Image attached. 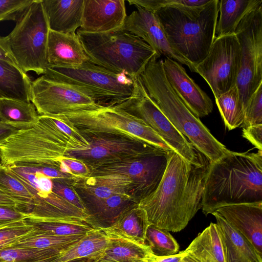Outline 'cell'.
Returning a JSON list of instances; mask_svg holds the SVG:
<instances>
[{"mask_svg": "<svg viewBox=\"0 0 262 262\" xmlns=\"http://www.w3.org/2000/svg\"><path fill=\"white\" fill-rule=\"evenodd\" d=\"M64 252L56 249L24 248L14 244L0 248V260L5 262H28L44 257L62 255Z\"/></svg>", "mask_w": 262, "mask_h": 262, "instance_id": "38", "label": "cell"}, {"mask_svg": "<svg viewBox=\"0 0 262 262\" xmlns=\"http://www.w3.org/2000/svg\"><path fill=\"white\" fill-rule=\"evenodd\" d=\"M187 254L184 250L177 254L164 256H159L150 253L146 257L144 262H181Z\"/></svg>", "mask_w": 262, "mask_h": 262, "instance_id": "49", "label": "cell"}, {"mask_svg": "<svg viewBox=\"0 0 262 262\" xmlns=\"http://www.w3.org/2000/svg\"><path fill=\"white\" fill-rule=\"evenodd\" d=\"M134 86L132 96L112 107L123 110L142 120L172 150L191 164L202 165L207 159L194 148L163 114L148 96L139 76L134 80Z\"/></svg>", "mask_w": 262, "mask_h": 262, "instance_id": "10", "label": "cell"}, {"mask_svg": "<svg viewBox=\"0 0 262 262\" xmlns=\"http://www.w3.org/2000/svg\"><path fill=\"white\" fill-rule=\"evenodd\" d=\"M49 29L76 34L81 25L84 0H42Z\"/></svg>", "mask_w": 262, "mask_h": 262, "instance_id": "24", "label": "cell"}, {"mask_svg": "<svg viewBox=\"0 0 262 262\" xmlns=\"http://www.w3.org/2000/svg\"><path fill=\"white\" fill-rule=\"evenodd\" d=\"M149 225L146 212L136 204L125 210L111 227L103 229L109 236L146 245V233Z\"/></svg>", "mask_w": 262, "mask_h": 262, "instance_id": "25", "label": "cell"}, {"mask_svg": "<svg viewBox=\"0 0 262 262\" xmlns=\"http://www.w3.org/2000/svg\"><path fill=\"white\" fill-rule=\"evenodd\" d=\"M136 7L137 10L127 15L120 29L143 39L159 55L184 64L190 71L196 73L195 66L172 48L155 14Z\"/></svg>", "mask_w": 262, "mask_h": 262, "instance_id": "17", "label": "cell"}, {"mask_svg": "<svg viewBox=\"0 0 262 262\" xmlns=\"http://www.w3.org/2000/svg\"><path fill=\"white\" fill-rule=\"evenodd\" d=\"M243 136L258 150H262V125L243 128Z\"/></svg>", "mask_w": 262, "mask_h": 262, "instance_id": "47", "label": "cell"}, {"mask_svg": "<svg viewBox=\"0 0 262 262\" xmlns=\"http://www.w3.org/2000/svg\"><path fill=\"white\" fill-rule=\"evenodd\" d=\"M62 255H58L47 257L39 258L28 262H60V257Z\"/></svg>", "mask_w": 262, "mask_h": 262, "instance_id": "52", "label": "cell"}, {"mask_svg": "<svg viewBox=\"0 0 262 262\" xmlns=\"http://www.w3.org/2000/svg\"><path fill=\"white\" fill-rule=\"evenodd\" d=\"M19 129L0 122V144Z\"/></svg>", "mask_w": 262, "mask_h": 262, "instance_id": "50", "label": "cell"}, {"mask_svg": "<svg viewBox=\"0 0 262 262\" xmlns=\"http://www.w3.org/2000/svg\"><path fill=\"white\" fill-rule=\"evenodd\" d=\"M39 115L31 102L19 100L0 99V122L18 129H26L34 126Z\"/></svg>", "mask_w": 262, "mask_h": 262, "instance_id": "30", "label": "cell"}, {"mask_svg": "<svg viewBox=\"0 0 262 262\" xmlns=\"http://www.w3.org/2000/svg\"><path fill=\"white\" fill-rule=\"evenodd\" d=\"M46 116L60 131L70 138L71 146L67 151L84 149L88 147L89 142L66 115H50Z\"/></svg>", "mask_w": 262, "mask_h": 262, "instance_id": "40", "label": "cell"}, {"mask_svg": "<svg viewBox=\"0 0 262 262\" xmlns=\"http://www.w3.org/2000/svg\"><path fill=\"white\" fill-rule=\"evenodd\" d=\"M212 214L222 244L225 262H262L253 245L216 212Z\"/></svg>", "mask_w": 262, "mask_h": 262, "instance_id": "23", "label": "cell"}, {"mask_svg": "<svg viewBox=\"0 0 262 262\" xmlns=\"http://www.w3.org/2000/svg\"><path fill=\"white\" fill-rule=\"evenodd\" d=\"M130 5L139 6L154 13L159 9L166 7H174L180 9L192 10L202 8L210 0H127Z\"/></svg>", "mask_w": 262, "mask_h": 262, "instance_id": "39", "label": "cell"}, {"mask_svg": "<svg viewBox=\"0 0 262 262\" xmlns=\"http://www.w3.org/2000/svg\"><path fill=\"white\" fill-rule=\"evenodd\" d=\"M219 6V0H210L199 9L166 7L154 14L172 48L196 66L215 38Z\"/></svg>", "mask_w": 262, "mask_h": 262, "instance_id": "4", "label": "cell"}, {"mask_svg": "<svg viewBox=\"0 0 262 262\" xmlns=\"http://www.w3.org/2000/svg\"><path fill=\"white\" fill-rule=\"evenodd\" d=\"M33 229L25 220L0 226V248L15 244Z\"/></svg>", "mask_w": 262, "mask_h": 262, "instance_id": "42", "label": "cell"}, {"mask_svg": "<svg viewBox=\"0 0 262 262\" xmlns=\"http://www.w3.org/2000/svg\"><path fill=\"white\" fill-rule=\"evenodd\" d=\"M0 262H5V261H2V260H0Z\"/></svg>", "mask_w": 262, "mask_h": 262, "instance_id": "56", "label": "cell"}, {"mask_svg": "<svg viewBox=\"0 0 262 262\" xmlns=\"http://www.w3.org/2000/svg\"><path fill=\"white\" fill-rule=\"evenodd\" d=\"M156 54L139 76L148 96L174 127L210 162H214L230 150L219 141L185 105L169 83L163 60Z\"/></svg>", "mask_w": 262, "mask_h": 262, "instance_id": "3", "label": "cell"}, {"mask_svg": "<svg viewBox=\"0 0 262 262\" xmlns=\"http://www.w3.org/2000/svg\"><path fill=\"white\" fill-rule=\"evenodd\" d=\"M85 234L59 236L47 234L33 229L14 245L37 249H56L66 251Z\"/></svg>", "mask_w": 262, "mask_h": 262, "instance_id": "34", "label": "cell"}, {"mask_svg": "<svg viewBox=\"0 0 262 262\" xmlns=\"http://www.w3.org/2000/svg\"><path fill=\"white\" fill-rule=\"evenodd\" d=\"M85 138L89 142L87 148L67 151L64 156L82 161L90 170L102 165L136 158L161 148L142 140L121 136Z\"/></svg>", "mask_w": 262, "mask_h": 262, "instance_id": "16", "label": "cell"}, {"mask_svg": "<svg viewBox=\"0 0 262 262\" xmlns=\"http://www.w3.org/2000/svg\"><path fill=\"white\" fill-rule=\"evenodd\" d=\"M0 205L15 206L17 208L16 203L8 195L0 190Z\"/></svg>", "mask_w": 262, "mask_h": 262, "instance_id": "51", "label": "cell"}, {"mask_svg": "<svg viewBox=\"0 0 262 262\" xmlns=\"http://www.w3.org/2000/svg\"><path fill=\"white\" fill-rule=\"evenodd\" d=\"M2 164H3L1 154V151H0V166L1 165H2Z\"/></svg>", "mask_w": 262, "mask_h": 262, "instance_id": "55", "label": "cell"}, {"mask_svg": "<svg viewBox=\"0 0 262 262\" xmlns=\"http://www.w3.org/2000/svg\"><path fill=\"white\" fill-rule=\"evenodd\" d=\"M71 184L87 212L97 203L113 195L128 194L132 196L133 181L128 177L123 174L77 177L73 180Z\"/></svg>", "mask_w": 262, "mask_h": 262, "instance_id": "18", "label": "cell"}, {"mask_svg": "<svg viewBox=\"0 0 262 262\" xmlns=\"http://www.w3.org/2000/svg\"><path fill=\"white\" fill-rule=\"evenodd\" d=\"M257 202H262V150H229L209 161L202 200L204 214L226 205Z\"/></svg>", "mask_w": 262, "mask_h": 262, "instance_id": "2", "label": "cell"}, {"mask_svg": "<svg viewBox=\"0 0 262 262\" xmlns=\"http://www.w3.org/2000/svg\"><path fill=\"white\" fill-rule=\"evenodd\" d=\"M28 216L15 206L0 205V226L24 220Z\"/></svg>", "mask_w": 262, "mask_h": 262, "instance_id": "45", "label": "cell"}, {"mask_svg": "<svg viewBox=\"0 0 262 262\" xmlns=\"http://www.w3.org/2000/svg\"><path fill=\"white\" fill-rule=\"evenodd\" d=\"M108 247L95 262H144L151 253L146 245L138 244L120 237L109 236Z\"/></svg>", "mask_w": 262, "mask_h": 262, "instance_id": "31", "label": "cell"}, {"mask_svg": "<svg viewBox=\"0 0 262 262\" xmlns=\"http://www.w3.org/2000/svg\"><path fill=\"white\" fill-rule=\"evenodd\" d=\"M215 212L247 238L262 256V202L226 205Z\"/></svg>", "mask_w": 262, "mask_h": 262, "instance_id": "21", "label": "cell"}, {"mask_svg": "<svg viewBox=\"0 0 262 262\" xmlns=\"http://www.w3.org/2000/svg\"><path fill=\"white\" fill-rule=\"evenodd\" d=\"M71 146L70 139L46 115L33 127L20 129L0 144L3 165L30 164L56 168Z\"/></svg>", "mask_w": 262, "mask_h": 262, "instance_id": "6", "label": "cell"}, {"mask_svg": "<svg viewBox=\"0 0 262 262\" xmlns=\"http://www.w3.org/2000/svg\"><path fill=\"white\" fill-rule=\"evenodd\" d=\"M136 204L128 194L113 195L90 208L86 222L93 228H108L125 210Z\"/></svg>", "mask_w": 262, "mask_h": 262, "instance_id": "26", "label": "cell"}, {"mask_svg": "<svg viewBox=\"0 0 262 262\" xmlns=\"http://www.w3.org/2000/svg\"><path fill=\"white\" fill-rule=\"evenodd\" d=\"M25 221L35 229L54 235L68 236L85 234L92 228L86 222L74 223L46 219L29 215Z\"/></svg>", "mask_w": 262, "mask_h": 262, "instance_id": "36", "label": "cell"}, {"mask_svg": "<svg viewBox=\"0 0 262 262\" xmlns=\"http://www.w3.org/2000/svg\"><path fill=\"white\" fill-rule=\"evenodd\" d=\"M76 34L89 60L133 80L158 54L143 39L121 29L100 33L77 30Z\"/></svg>", "mask_w": 262, "mask_h": 262, "instance_id": "5", "label": "cell"}, {"mask_svg": "<svg viewBox=\"0 0 262 262\" xmlns=\"http://www.w3.org/2000/svg\"><path fill=\"white\" fill-rule=\"evenodd\" d=\"M0 190L16 203L18 210L30 214L33 204V195L24 182L3 164L0 166Z\"/></svg>", "mask_w": 262, "mask_h": 262, "instance_id": "33", "label": "cell"}, {"mask_svg": "<svg viewBox=\"0 0 262 262\" xmlns=\"http://www.w3.org/2000/svg\"><path fill=\"white\" fill-rule=\"evenodd\" d=\"M215 99L225 126L229 130L240 127L244 121V109L236 85Z\"/></svg>", "mask_w": 262, "mask_h": 262, "instance_id": "35", "label": "cell"}, {"mask_svg": "<svg viewBox=\"0 0 262 262\" xmlns=\"http://www.w3.org/2000/svg\"><path fill=\"white\" fill-rule=\"evenodd\" d=\"M262 125V83L250 97L245 108L244 121L240 127Z\"/></svg>", "mask_w": 262, "mask_h": 262, "instance_id": "41", "label": "cell"}, {"mask_svg": "<svg viewBox=\"0 0 262 262\" xmlns=\"http://www.w3.org/2000/svg\"><path fill=\"white\" fill-rule=\"evenodd\" d=\"M0 60L19 68L11 53L6 36L0 37Z\"/></svg>", "mask_w": 262, "mask_h": 262, "instance_id": "48", "label": "cell"}, {"mask_svg": "<svg viewBox=\"0 0 262 262\" xmlns=\"http://www.w3.org/2000/svg\"><path fill=\"white\" fill-rule=\"evenodd\" d=\"M49 27L42 0H34L7 36L11 53L25 73L43 75L48 67L47 45Z\"/></svg>", "mask_w": 262, "mask_h": 262, "instance_id": "8", "label": "cell"}, {"mask_svg": "<svg viewBox=\"0 0 262 262\" xmlns=\"http://www.w3.org/2000/svg\"><path fill=\"white\" fill-rule=\"evenodd\" d=\"M145 244L153 254L159 256L172 255L179 250L178 243L169 231L152 225L147 229Z\"/></svg>", "mask_w": 262, "mask_h": 262, "instance_id": "37", "label": "cell"}, {"mask_svg": "<svg viewBox=\"0 0 262 262\" xmlns=\"http://www.w3.org/2000/svg\"><path fill=\"white\" fill-rule=\"evenodd\" d=\"M34 0H0V21H17Z\"/></svg>", "mask_w": 262, "mask_h": 262, "instance_id": "44", "label": "cell"}, {"mask_svg": "<svg viewBox=\"0 0 262 262\" xmlns=\"http://www.w3.org/2000/svg\"><path fill=\"white\" fill-rule=\"evenodd\" d=\"M181 262H198L190 256L186 255L181 261Z\"/></svg>", "mask_w": 262, "mask_h": 262, "instance_id": "54", "label": "cell"}, {"mask_svg": "<svg viewBox=\"0 0 262 262\" xmlns=\"http://www.w3.org/2000/svg\"><path fill=\"white\" fill-rule=\"evenodd\" d=\"M59 162L63 163L70 170L72 174L76 178L88 177L90 174L89 167L79 160L63 156L60 159Z\"/></svg>", "mask_w": 262, "mask_h": 262, "instance_id": "46", "label": "cell"}, {"mask_svg": "<svg viewBox=\"0 0 262 262\" xmlns=\"http://www.w3.org/2000/svg\"><path fill=\"white\" fill-rule=\"evenodd\" d=\"M184 251L198 262H225L216 223L211 222Z\"/></svg>", "mask_w": 262, "mask_h": 262, "instance_id": "27", "label": "cell"}, {"mask_svg": "<svg viewBox=\"0 0 262 262\" xmlns=\"http://www.w3.org/2000/svg\"><path fill=\"white\" fill-rule=\"evenodd\" d=\"M31 81L19 68L0 60V99L30 101Z\"/></svg>", "mask_w": 262, "mask_h": 262, "instance_id": "28", "label": "cell"}, {"mask_svg": "<svg viewBox=\"0 0 262 262\" xmlns=\"http://www.w3.org/2000/svg\"><path fill=\"white\" fill-rule=\"evenodd\" d=\"M241 54L235 33L215 36L206 57L195 70L210 87L215 99L236 85Z\"/></svg>", "mask_w": 262, "mask_h": 262, "instance_id": "13", "label": "cell"}, {"mask_svg": "<svg viewBox=\"0 0 262 262\" xmlns=\"http://www.w3.org/2000/svg\"><path fill=\"white\" fill-rule=\"evenodd\" d=\"M48 67H73L89 60L76 34L49 30L47 45Z\"/></svg>", "mask_w": 262, "mask_h": 262, "instance_id": "22", "label": "cell"}, {"mask_svg": "<svg viewBox=\"0 0 262 262\" xmlns=\"http://www.w3.org/2000/svg\"><path fill=\"white\" fill-rule=\"evenodd\" d=\"M127 16L123 0H84L82 23L78 31L89 33L120 29Z\"/></svg>", "mask_w": 262, "mask_h": 262, "instance_id": "20", "label": "cell"}, {"mask_svg": "<svg viewBox=\"0 0 262 262\" xmlns=\"http://www.w3.org/2000/svg\"><path fill=\"white\" fill-rule=\"evenodd\" d=\"M261 4V0L220 1L216 36L234 34L243 18Z\"/></svg>", "mask_w": 262, "mask_h": 262, "instance_id": "29", "label": "cell"}, {"mask_svg": "<svg viewBox=\"0 0 262 262\" xmlns=\"http://www.w3.org/2000/svg\"><path fill=\"white\" fill-rule=\"evenodd\" d=\"M73 180L52 179L53 191L89 215L84 204L72 186Z\"/></svg>", "mask_w": 262, "mask_h": 262, "instance_id": "43", "label": "cell"}, {"mask_svg": "<svg viewBox=\"0 0 262 262\" xmlns=\"http://www.w3.org/2000/svg\"><path fill=\"white\" fill-rule=\"evenodd\" d=\"M63 262H95V259L88 258H76Z\"/></svg>", "mask_w": 262, "mask_h": 262, "instance_id": "53", "label": "cell"}, {"mask_svg": "<svg viewBox=\"0 0 262 262\" xmlns=\"http://www.w3.org/2000/svg\"><path fill=\"white\" fill-rule=\"evenodd\" d=\"M30 101L39 115H67L104 107L75 88L44 75L31 82Z\"/></svg>", "mask_w": 262, "mask_h": 262, "instance_id": "15", "label": "cell"}, {"mask_svg": "<svg viewBox=\"0 0 262 262\" xmlns=\"http://www.w3.org/2000/svg\"><path fill=\"white\" fill-rule=\"evenodd\" d=\"M234 33L241 54L236 85L244 109L262 83V4L243 18Z\"/></svg>", "mask_w": 262, "mask_h": 262, "instance_id": "11", "label": "cell"}, {"mask_svg": "<svg viewBox=\"0 0 262 262\" xmlns=\"http://www.w3.org/2000/svg\"><path fill=\"white\" fill-rule=\"evenodd\" d=\"M64 115L84 138L121 136L172 150L144 121L121 109L104 107Z\"/></svg>", "mask_w": 262, "mask_h": 262, "instance_id": "9", "label": "cell"}, {"mask_svg": "<svg viewBox=\"0 0 262 262\" xmlns=\"http://www.w3.org/2000/svg\"><path fill=\"white\" fill-rule=\"evenodd\" d=\"M110 237L102 228H92L60 257V261L80 258L95 259L108 247Z\"/></svg>", "mask_w": 262, "mask_h": 262, "instance_id": "32", "label": "cell"}, {"mask_svg": "<svg viewBox=\"0 0 262 262\" xmlns=\"http://www.w3.org/2000/svg\"><path fill=\"white\" fill-rule=\"evenodd\" d=\"M43 75L75 88L104 107L122 103L134 91V80L125 74L113 72L90 60L73 67H48Z\"/></svg>", "mask_w": 262, "mask_h": 262, "instance_id": "7", "label": "cell"}, {"mask_svg": "<svg viewBox=\"0 0 262 262\" xmlns=\"http://www.w3.org/2000/svg\"><path fill=\"white\" fill-rule=\"evenodd\" d=\"M169 151L158 148L140 157L99 166L90 170V176L120 174L133 181L132 196L137 203L152 193L165 171Z\"/></svg>", "mask_w": 262, "mask_h": 262, "instance_id": "14", "label": "cell"}, {"mask_svg": "<svg viewBox=\"0 0 262 262\" xmlns=\"http://www.w3.org/2000/svg\"><path fill=\"white\" fill-rule=\"evenodd\" d=\"M7 166L24 182L34 196L29 215L63 221L84 217L83 211L53 191L52 179L43 174L38 166L29 164Z\"/></svg>", "mask_w": 262, "mask_h": 262, "instance_id": "12", "label": "cell"}, {"mask_svg": "<svg viewBox=\"0 0 262 262\" xmlns=\"http://www.w3.org/2000/svg\"><path fill=\"white\" fill-rule=\"evenodd\" d=\"M209 163L191 164L174 150L157 189L138 203L149 225L173 232L184 229L202 208L204 182Z\"/></svg>", "mask_w": 262, "mask_h": 262, "instance_id": "1", "label": "cell"}, {"mask_svg": "<svg viewBox=\"0 0 262 262\" xmlns=\"http://www.w3.org/2000/svg\"><path fill=\"white\" fill-rule=\"evenodd\" d=\"M163 66L171 88L194 115L200 118L212 112V100L189 76L181 64L166 57L163 60Z\"/></svg>", "mask_w": 262, "mask_h": 262, "instance_id": "19", "label": "cell"}]
</instances>
